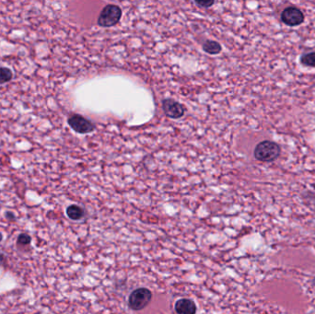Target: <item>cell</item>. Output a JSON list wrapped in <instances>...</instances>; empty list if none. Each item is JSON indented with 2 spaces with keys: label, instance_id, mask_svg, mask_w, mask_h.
Segmentation results:
<instances>
[{
  "label": "cell",
  "instance_id": "obj_1",
  "mask_svg": "<svg viewBox=\"0 0 315 314\" xmlns=\"http://www.w3.org/2000/svg\"><path fill=\"white\" fill-rule=\"evenodd\" d=\"M280 152L281 150L278 145L273 141L265 140L255 147V157L262 162H271L279 157Z\"/></svg>",
  "mask_w": 315,
  "mask_h": 314
},
{
  "label": "cell",
  "instance_id": "obj_2",
  "mask_svg": "<svg viewBox=\"0 0 315 314\" xmlns=\"http://www.w3.org/2000/svg\"><path fill=\"white\" fill-rule=\"evenodd\" d=\"M122 16V10L118 6H105L100 11L98 18V24L100 27H112L119 22Z\"/></svg>",
  "mask_w": 315,
  "mask_h": 314
},
{
  "label": "cell",
  "instance_id": "obj_3",
  "mask_svg": "<svg viewBox=\"0 0 315 314\" xmlns=\"http://www.w3.org/2000/svg\"><path fill=\"white\" fill-rule=\"evenodd\" d=\"M151 299L152 293L150 289L139 288L131 293L128 299V305L134 310H141L150 304Z\"/></svg>",
  "mask_w": 315,
  "mask_h": 314
},
{
  "label": "cell",
  "instance_id": "obj_4",
  "mask_svg": "<svg viewBox=\"0 0 315 314\" xmlns=\"http://www.w3.org/2000/svg\"><path fill=\"white\" fill-rule=\"evenodd\" d=\"M67 123L70 127L79 134H88L95 129L94 125L82 115H71L68 118Z\"/></svg>",
  "mask_w": 315,
  "mask_h": 314
},
{
  "label": "cell",
  "instance_id": "obj_5",
  "mask_svg": "<svg viewBox=\"0 0 315 314\" xmlns=\"http://www.w3.org/2000/svg\"><path fill=\"white\" fill-rule=\"evenodd\" d=\"M304 14L301 10L295 7H289L281 13V20L286 25L294 27L299 26L304 21Z\"/></svg>",
  "mask_w": 315,
  "mask_h": 314
},
{
  "label": "cell",
  "instance_id": "obj_6",
  "mask_svg": "<svg viewBox=\"0 0 315 314\" xmlns=\"http://www.w3.org/2000/svg\"><path fill=\"white\" fill-rule=\"evenodd\" d=\"M162 110L168 117L172 119H179L185 115L184 106L172 99L162 100Z\"/></svg>",
  "mask_w": 315,
  "mask_h": 314
},
{
  "label": "cell",
  "instance_id": "obj_7",
  "mask_svg": "<svg viewBox=\"0 0 315 314\" xmlns=\"http://www.w3.org/2000/svg\"><path fill=\"white\" fill-rule=\"evenodd\" d=\"M175 310L178 314H195L196 306L190 299H181L175 303Z\"/></svg>",
  "mask_w": 315,
  "mask_h": 314
},
{
  "label": "cell",
  "instance_id": "obj_8",
  "mask_svg": "<svg viewBox=\"0 0 315 314\" xmlns=\"http://www.w3.org/2000/svg\"><path fill=\"white\" fill-rule=\"evenodd\" d=\"M66 216L72 220H80L83 219L85 212L82 207L77 204H71L66 208Z\"/></svg>",
  "mask_w": 315,
  "mask_h": 314
},
{
  "label": "cell",
  "instance_id": "obj_9",
  "mask_svg": "<svg viewBox=\"0 0 315 314\" xmlns=\"http://www.w3.org/2000/svg\"><path fill=\"white\" fill-rule=\"evenodd\" d=\"M203 50L209 55H218L221 51V45L215 41H205L203 45Z\"/></svg>",
  "mask_w": 315,
  "mask_h": 314
},
{
  "label": "cell",
  "instance_id": "obj_10",
  "mask_svg": "<svg viewBox=\"0 0 315 314\" xmlns=\"http://www.w3.org/2000/svg\"><path fill=\"white\" fill-rule=\"evenodd\" d=\"M300 62L302 65H306V66L315 67V52L308 53V54L302 55L300 58Z\"/></svg>",
  "mask_w": 315,
  "mask_h": 314
},
{
  "label": "cell",
  "instance_id": "obj_11",
  "mask_svg": "<svg viewBox=\"0 0 315 314\" xmlns=\"http://www.w3.org/2000/svg\"><path fill=\"white\" fill-rule=\"evenodd\" d=\"M13 73L8 67H0V84L9 82L12 79Z\"/></svg>",
  "mask_w": 315,
  "mask_h": 314
},
{
  "label": "cell",
  "instance_id": "obj_12",
  "mask_svg": "<svg viewBox=\"0 0 315 314\" xmlns=\"http://www.w3.org/2000/svg\"><path fill=\"white\" fill-rule=\"evenodd\" d=\"M30 241H31V238L30 235L27 233H21L19 235L18 239H17V245L19 247H24V246L30 245Z\"/></svg>",
  "mask_w": 315,
  "mask_h": 314
},
{
  "label": "cell",
  "instance_id": "obj_13",
  "mask_svg": "<svg viewBox=\"0 0 315 314\" xmlns=\"http://www.w3.org/2000/svg\"><path fill=\"white\" fill-rule=\"evenodd\" d=\"M195 4L197 6H199V7H202V8H209L212 5H214V1H197V0H195Z\"/></svg>",
  "mask_w": 315,
  "mask_h": 314
},
{
  "label": "cell",
  "instance_id": "obj_14",
  "mask_svg": "<svg viewBox=\"0 0 315 314\" xmlns=\"http://www.w3.org/2000/svg\"><path fill=\"white\" fill-rule=\"evenodd\" d=\"M6 217H7V219H8V220H15V216H14L13 213H11V212H7V213H6Z\"/></svg>",
  "mask_w": 315,
  "mask_h": 314
},
{
  "label": "cell",
  "instance_id": "obj_15",
  "mask_svg": "<svg viewBox=\"0 0 315 314\" xmlns=\"http://www.w3.org/2000/svg\"><path fill=\"white\" fill-rule=\"evenodd\" d=\"M6 263V256L2 253H0V265H4Z\"/></svg>",
  "mask_w": 315,
  "mask_h": 314
},
{
  "label": "cell",
  "instance_id": "obj_16",
  "mask_svg": "<svg viewBox=\"0 0 315 314\" xmlns=\"http://www.w3.org/2000/svg\"><path fill=\"white\" fill-rule=\"evenodd\" d=\"M312 286H313V288L315 289V276L313 277V280H312Z\"/></svg>",
  "mask_w": 315,
  "mask_h": 314
},
{
  "label": "cell",
  "instance_id": "obj_17",
  "mask_svg": "<svg viewBox=\"0 0 315 314\" xmlns=\"http://www.w3.org/2000/svg\"><path fill=\"white\" fill-rule=\"evenodd\" d=\"M2 239H3V235H2V233L0 232V241L2 240Z\"/></svg>",
  "mask_w": 315,
  "mask_h": 314
}]
</instances>
